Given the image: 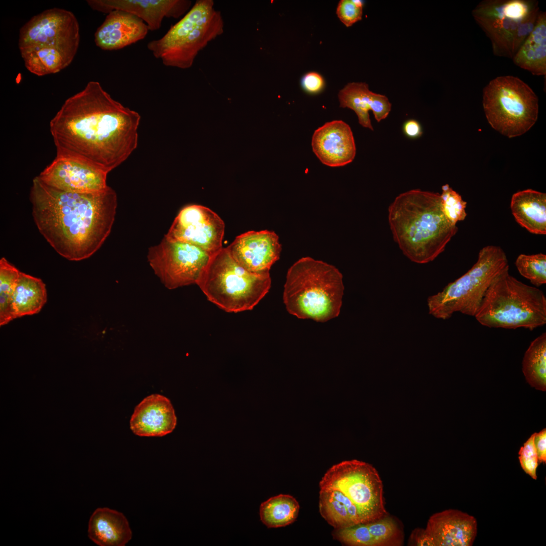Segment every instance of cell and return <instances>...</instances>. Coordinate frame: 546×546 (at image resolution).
<instances>
[{"label":"cell","mask_w":546,"mask_h":546,"mask_svg":"<svg viewBox=\"0 0 546 546\" xmlns=\"http://www.w3.org/2000/svg\"><path fill=\"white\" fill-rule=\"evenodd\" d=\"M366 524L377 546L400 545L402 544L401 532L392 518L386 516Z\"/></svg>","instance_id":"cell-32"},{"label":"cell","mask_w":546,"mask_h":546,"mask_svg":"<svg viewBox=\"0 0 546 546\" xmlns=\"http://www.w3.org/2000/svg\"><path fill=\"white\" fill-rule=\"evenodd\" d=\"M108 173L82 161L57 157L38 176L47 184L69 192L90 193L105 190Z\"/></svg>","instance_id":"cell-15"},{"label":"cell","mask_w":546,"mask_h":546,"mask_svg":"<svg viewBox=\"0 0 546 546\" xmlns=\"http://www.w3.org/2000/svg\"><path fill=\"white\" fill-rule=\"evenodd\" d=\"M508 268L507 255L501 247H484L476 262L466 273L428 298L429 314L442 320L448 319L457 312L474 316L493 281Z\"/></svg>","instance_id":"cell-8"},{"label":"cell","mask_w":546,"mask_h":546,"mask_svg":"<svg viewBox=\"0 0 546 546\" xmlns=\"http://www.w3.org/2000/svg\"><path fill=\"white\" fill-rule=\"evenodd\" d=\"M332 534L335 539L346 545L377 546L366 523L357 524L344 529H334Z\"/></svg>","instance_id":"cell-34"},{"label":"cell","mask_w":546,"mask_h":546,"mask_svg":"<svg viewBox=\"0 0 546 546\" xmlns=\"http://www.w3.org/2000/svg\"><path fill=\"white\" fill-rule=\"evenodd\" d=\"M519 272L535 287L546 283V255L542 253L520 254L515 261Z\"/></svg>","instance_id":"cell-31"},{"label":"cell","mask_w":546,"mask_h":546,"mask_svg":"<svg viewBox=\"0 0 546 546\" xmlns=\"http://www.w3.org/2000/svg\"><path fill=\"white\" fill-rule=\"evenodd\" d=\"M320 489L339 490L355 506L361 523L387 516L383 496V484L371 464L352 460L332 466L319 483Z\"/></svg>","instance_id":"cell-10"},{"label":"cell","mask_w":546,"mask_h":546,"mask_svg":"<svg viewBox=\"0 0 546 546\" xmlns=\"http://www.w3.org/2000/svg\"><path fill=\"white\" fill-rule=\"evenodd\" d=\"M411 543L418 546H433L432 541L425 529H416L410 538Z\"/></svg>","instance_id":"cell-40"},{"label":"cell","mask_w":546,"mask_h":546,"mask_svg":"<svg viewBox=\"0 0 546 546\" xmlns=\"http://www.w3.org/2000/svg\"><path fill=\"white\" fill-rule=\"evenodd\" d=\"M80 41L78 22L71 11L54 8L32 17L20 28V52L37 50L76 54Z\"/></svg>","instance_id":"cell-11"},{"label":"cell","mask_w":546,"mask_h":546,"mask_svg":"<svg viewBox=\"0 0 546 546\" xmlns=\"http://www.w3.org/2000/svg\"><path fill=\"white\" fill-rule=\"evenodd\" d=\"M47 300L46 286L42 280L20 271L13 300L16 318L38 313Z\"/></svg>","instance_id":"cell-26"},{"label":"cell","mask_w":546,"mask_h":546,"mask_svg":"<svg viewBox=\"0 0 546 546\" xmlns=\"http://www.w3.org/2000/svg\"><path fill=\"white\" fill-rule=\"evenodd\" d=\"M176 425V417L170 400L154 394L144 398L135 408L130 427L140 436H163L170 433Z\"/></svg>","instance_id":"cell-21"},{"label":"cell","mask_w":546,"mask_h":546,"mask_svg":"<svg viewBox=\"0 0 546 546\" xmlns=\"http://www.w3.org/2000/svg\"><path fill=\"white\" fill-rule=\"evenodd\" d=\"M87 3L93 10L103 13L117 10L134 15L150 31L159 29L164 18H178L192 4L188 0H92Z\"/></svg>","instance_id":"cell-17"},{"label":"cell","mask_w":546,"mask_h":546,"mask_svg":"<svg viewBox=\"0 0 546 546\" xmlns=\"http://www.w3.org/2000/svg\"><path fill=\"white\" fill-rule=\"evenodd\" d=\"M140 115L113 99L96 81L68 98L50 122L57 157L88 164L108 173L138 143Z\"/></svg>","instance_id":"cell-1"},{"label":"cell","mask_w":546,"mask_h":546,"mask_svg":"<svg viewBox=\"0 0 546 546\" xmlns=\"http://www.w3.org/2000/svg\"><path fill=\"white\" fill-rule=\"evenodd\" d=\"M509 268L493 281L474 317L490 328L533 330L546 324V297L537 287L510 275Z\"/></svg>","instance_id":"cell-5"},{"label":"cell","mask_w":546,"mask_h":546,"mask_svg":"<svg viewBox=\"0 0 546 546\" xmlns=\"http://www.w3.org/2000/svg\"><path fill=\"white\" fill-rule=\"evenodd\" d=\"M532 434L520 448L519 460L522 469L533 479H537L536 470L538 462Z\"/></svg>","instance_id":"cell-36"},{"label":"cell","mask_w":546,"mask_h":546,"mask_svg":"<svg viewBox=\"0 0 546 546\" xmlns=\"http://www.w3.org/2000/svg\"><path fill=\"white\" fill-rule=\"evenodd\" d=\"M208 300L228 312L251 310L268 292L269 272H250L226 248L211 255L196 284Z\"/></svg>","instance_id":"cell-6"},{"label":"cell","mask_w":546,"mask_h":546,"mask_svg":"<svg viewBox=\"0 0 546 546\" xmlns=\"http://www.w3.org/2000/svg\"><path fill=\"white\" fill-rule=\"evenodd\" d=\"M20 271L3 257L0 260V325L16 318L14 294Z\"/></svg>","instance_id":"cell-29"},{"label":"cell","mask_w":546,"mask_h":546,"mask_svg":"<svg viewBox=\"0 0 546 546\" xmlns=\"http://www.w3.org/2000/svg\"><path fill=\"white\" fill-rule=\"evenodd\" d=\"M363 3L360 1L341 0L337 6V15L346 27L361 20Z\"/></svg>","instance_id":"cell-35"},{"label":"cell","mask_w":546,"mask_h":546,"mask_svg":"<svg viewBox=\"0 0 546 546\" xmlns=\"http://www.w3.org/2000/svg\"><path fill=\"white\" fill-rule=\"evenodd\" d=\"M299 509V504L295 498L289 494H281L271 497L261 504L260 518L267 528L284 527L296 521Z\"/></svg>","instance_id":"cell-27"},{"label":"cell","mask_w":546,"mask_h":546,"mask_svg":"<svg viewBox=\"0 0 546 546\" xmlns=\"http://www.w3.org/2000/svg\"><path fill=\"white\" fill-rule=\"evenodd\" d=\"M224 229L223 221L215 212L193 204L180 210L164 237L195 245L213 255L223 248Z\"/></svg>","instance_id":"cell-14"},{"label":"cell","mask_w":546,"mask_h":546,"mask_svg":"<svg viewBox=\"0 0 546 546\" xmlns=\"http://www.w3.org/2000/svg\"><path fill=\"white\" fill-rule=\"evenodd\" d=\"M440 198L442 211L450 224L456 225L458 222L465 219L467 202L448 184L442 186Z\"/></svg>","instance_id":"cell-33"},{"label":"cell","mask_w":546,"mask_h":546,"mask_svg":"<svg viewBox=\"0 0 546 546\" xmlns=\"http://www.w3.org/2000/svg\"><path fill=\"white\" fill-rule=\"evenodd\" d=\"M319 511L322 517L335 529L356 525L344 504L334 498L326 489H320Z\"/></svg>","instance_id":"cell-30"},{"label":"cell","mask_w":546,"mask_h":546,"mask_svg":"<svg viewBox=\"0 0 546 546\" xmlns=\"http://www.w3.org/2000/svg\"><path fill=\"white\" fill-rule=\"evenodd\" d=\"M340 107L348 108L356 113L360 125L373 130L370 118L372 111L376 120L379 122L388 116L391 104L384 95L369 89L365 82H351L346 85L338 94Z\"/></svg>","instance_id":"cell-22"},{"label":"cell","mask_w":546,"mask_h":546,"mask_svg":"<svg viewBox=\"0 0 546 546\" xmlns=\"http://www.w3.org/2000/svg\"><path fill=\"white\" fill-rule=\"evenodd\" d=\"M87 531L90 539L100 546H124L132 537L125 516L107 508H98L94 512Z\"/></svg>","instance_id":"cell-23"},{"label":"cell","mask_w":546,"mask_h":546,"mask_svg":"<svg viewBox=\"0 0 546 546\" xmlns=\"http://www.w3.org/2000/svg\"><path fill=\"white\" fill-rule=\"evenodd\" d=\"M212 0H198L161 38L149 41L148 49L166 66L190 68L199 54L221 35L224 23Z\"/></svg>","instance_id":"cell-7"},{"label":"cell","mask_w":546,"mask_h":546,"mask_svg":"<svg viewBox=\"0 0 546 546\" xmlns=\"http://www.w3.org/2000/svg\"><path fill=\"white\" fill-rule=\"evenodd\" d=\"M30 200L38 231L60 255L71 261L88 258L103 245L114 221L117 195L111 187L90 193L62 191L32 181Z\"/></svg>","instance_id":"cell-2"},{"label":"cell","mask_w":546,"mask_h":546,"mask_svg":"<svg viewBox=\"0 0 546 546\" xmlns=\"http://www.w3.org/2000/svg\"><path fill=\"white\" fill-rule=\"evenodd\" d=\"M240 266L254 273L269 272L280 258L282 250L278 236L274 231H248L238 236L226 248Z\"/></svg>","instance_id":"cell-16"},{"label":"cell","mask_w":546,"mask_h":546,"mask_svg":"<svg viewBox=\"0 0 546 546\" xmlns=\"http://www.w3.org/2000/svg\"><path fill=\"white\" fill-rule=\"evenodd\" d=\"M388 218L400 250L419 264L434 260L458 230L444 215L440 194L420 189L397 196L389 206Z\"/></svg>","instance_id":"cell-3"},{"label":"cell","mask_w":546,"mask_h":546,"mask_svg":"<svg viewBox=\"0 0 546 546\" xmlns=\"http://www.w3.org/2000/svg\"><path fill=\"white\" fill-rule=\"evenodd\" d=\"M539 8L536 0H483L473 10L472 15L489 38L494 55L512 59L520 26Z\"/></svg>","instance_id":"cell-12"},{"label":"cell","mask_w":546,"mask_h":546,"mask_svg":"<svg viewBox=\"0 0 546 546\" xmlns=\"http://www.w3.org/2000/svg\"><path fill=\"white\" fill-rule=\"evenodd\" d=\"M402 129L404 134L410 139H417L423 134L421 124L415 119H411L405 121Z\"/></svg>","instance_id":"cell-39"},{"label":"cell","mask_w":546,"mask_h":546,"mask_svg":"<svg viewBox=\"0 0 546 546\" xmlns=\"http://www.w3.org/2000/svg\"><path fill=\"white\" fill-rule=\"evenodd\" d=\"M149 31L146 24L138 17L113 10L97 29L95 42L103 50H118L144 39Z\"/></svg>","instance_id":"cell-20"},{"label":"cell","mask_w":546,"mask_h":546,"mask_svg":"<svg viewBox=\"0 0 546 546\" xmlns=\"http://www.w3.org/2000/svg\"><path fill=\"white\" fill-rule=\"evenodd\" d=\"M514 63L534 75L546 74V13L540 11L534 29L512 58Z\"/></svg>","instance_id":"cell-25"},{"label":"cell","mask_w":546,"mask_h":546,"mask_svg":"<svg viewBox=\"0 0 546 546\" xmlns=\"http://www.w3.org/2000/svg\"><path fill=\"white\" fill-rule=\"evenodd\" d=\"M511 209L517 222L532 234H546V194L532 189L514 194Z\"/></svg>","instance_id":"cell-24"},{"label":"cell","mask_w":546,"mask_h":546,"mask_svg":"<svg viewBox=\"0 0 546 546\" xmlns=\"http://www.w3.org/2000/svg\"><path fill=\"white\" fill-rule=\"evenodd\" d=\"M301 83L305 91L312 94L320 93L325 86L323 77L316 72H309L305 74L302 78Z\"/></svg>","instance_id":"cell-37"},{"label":"cell","mask_w":546,"mask_h":546,"mask_svg":"<svg viewBox=\"0 0 546 546\" xmlns=\"http://www.w3.org/2000/svg\"><path fill=\"white\" fill-rule=\"evenodd\" d=\"M313 153L324 164L330 167L346 165L354 160L356 147L349 125L341 120L325 123L312 136Z\"/></svg>","instance_id":"cell-18"},{"label":"cell","mask_w":546,"mask_h":546,"mask_svg":"<svg viewBox=\"0 0 546 546\" xmlns=\"http://www.w3.org/2000/svg\"><path fill=\"white\" fill-rule=\"evenodd\" d=\"M211 255L195 245L164 237L149 249L148 260L165 287L172 290L197 284Z\"/></svg>","instance_id":"cell-13"},{"label":"cell","mask_w":546,"mask_h":546,"mask_svg":"<svg viewBox=\"0 0 546 546\" xmlns=\"http://www.w3.org/2000/svg\"><path fill=\"white\" fill-rule=\"evenodd\" d=\"M433 546H471L477 533L474 517L454 509L432 515L425 529Z\"/></svg>","instance_id":"cell-19"},{"label":"cell","mask_w":546,"mask_h":546,"mask_svg":"<svg viewBox=\"0 0 546 546\" xmlns=\"http://www.w3.org/2000/svg\"><path fill=\"white\" fill-rule=\"evenodd\" d=\"M483 107L491 127L509 138L520 136L535 123L538 100L533 90L512 76L492 79L483 90Z\"/></svg>","instance_id":"cell-9"},{"label":"cell","mask_w":546,"mask_h":546,"mask_svg":"<svg viewBox=\"0 0 546 546\" xmlns=\"http://www.w3.org/2000/svg\"><path fill=\"white\" fill-rule=\"evenodd\" d=\"M522 371L527 383L536 389L546 390V333L534 339L524 355Z\"/></svg>","instance_id":"cell-28"},{"label":"cell","mask_w":546,"mask_h":546,"mask_svg":"<svg viewBox=\"0 0 546 546\" xmlns=\"http://www.w3.org/2000/svg\"><path fill=\"white\" fill-rule=\"evenodd\" d=\"M534 445L536 449L538 463H546V429L534 433Z\"/></svg>","instance_id":"cell-38"},{"label":"cell","mask_w":546,"mask_h":546,"mask_svg":"<svg viewBox=\"0 0 546 546\" xmlns=\"http://www.w3.org/2000/svg\"><path fill=\"white\" fill-rule=\"evenodd\" d=\"M344 290L336 267L304 257L288 270L283 301L288 312L299 318L325 322L339 315Z\"/></svg>","instance_id":"cell-4"}]
</instances>
